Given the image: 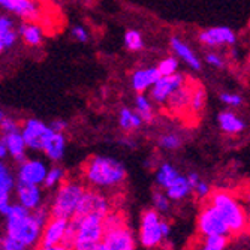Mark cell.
Returning a JSON list of instances; mask_svg holds the SVG:
<instances>
[{"label": "cell", "instance_id": "obj_45", "mask_svg": "<svg viewBox=\"0 0 250 250\" xmlns=\"http://www.w3.org/2000/svg\"><path fill=\"white\" fill-rule=\"evenodd\" d=\"M186 178H188V181H189V185H190V188H193L198 181L201 180V177H199V174L198 172H189L188 175H186Z\"/></svg>", "mask_w": 250, "mask_h": 250}, {"label": "cell", "instance_id": "obj_21", "mask_svg": "<svg viewBox=\"0 0 250 250\" xmlns=\"http://www.w3.org/2000/svg\"><path fill=\"white\" fill-rule=\"evenodd\" d=\"M2 140H3L8 156L12 157L17 164L21 162L22 159L27 157L26 156L27 154V147H26V143H24V140H22V135H21L20 130L2 135Z\"/></svg>", "mask_w": 250, "mask_h": 250}, {"label": "cell", "instance_id": "obj_5", "mask_svg": "<svg viewBox=\"0 0 250 250\" xmlns=\"http://www.w3.org/2000/svg\"><path fill=\"white\" fill-rule=\"evenodd\" d=\"M85 186L80 180H64L60 186L54 189L53 198L50 201L48 211L51 216L72 219L78 210L80 201Z\"/></svg>", "mask_w": 250, "mask_h": 250}, {"label": "cell", "instance_id": "obj_48", "mask_svg": "<svg viewBox=\"0 0 250 250\" xmlns=\"http://www.w3.org/2000/svg\"><path fill=\"white\" fill-rule=\"evenodd\" d=\"M3 117H5V112H3L2 109H0V122H2V120H3Z\"/></svg>", "mask_w": 250, "mask_h": 250}, {"label": "cell", "instance_id": "obj_9", "mask_svg": "<svg viewBox=\"0 0 250 250\" xmlns=\"http://www.w3.org/2000/svg\"><path fill=\"white\" fill-rule=\"evenodd\" d=\"M196 228L201 237H216V235L231 237L225 220L208 202L201 208L196 217Z\"/></svg>", "mask_w": 250, "mask_h": 250}, {"label": "cell", "instance_id": "obj_6", "mask_svg": "<svg viewBox=\"0 0 250 250\" xmlns=\"http://www.w3.org/2000/svg\"><path fill=\"white\" fill-rule=\"evenodd\" d=\"M105 235L96 250H136V240L132 229L125 223L122 214L109 211L104 217Z\"/></svg>", "mask_w": 250, "mask_h": 250}, {"label": "cell", "instance_id": "obj_28", "mask_svg": "<svg viewBox=\"0 0 250 250\" xmlns=\"http://www.w3.org/2000/svg\"><path fill=\"white\" fill-rule=\"evenodd\" d=\"M190 93H192V90H189L185 85H181L180 88H177L175 92L168 98V101L165 104H168L169 109H174V111H180V109H183L189 105V99H190Z\"/></svg>", "mask_w": 250, "mask_h": 250}, {"label": "cell", "instance_id": "obj_27", "mask_svg": "<svg viewBox=\"0 0 250 250\" xmlns=\"http://www.w3.org/2000/svg\"><path fill=\"white\" fill-rule=\"evenodd\" d=\"M133 111L141 117L143 123H151L154 119V111H153L151 101L144 93H138V96L135 98V109Z\"/></svg>", "mask_w": 250, "mask_h": 250}, {"label": "cell", "instance_id": "obj_19", "mask_svg": "<svg viewBox=\"0 0 250 250\" xmlns=\"http://www.w3.org/2000/svg\"><path fill=\"white\" fill-rule=\"evenodd\" d=\"M161 77L157 67L151 66V67H143V69H136L132 77H130V84L132 88L136 93H144L146 90H148L157 80Z\"/></svg>", "mask_w": 250, "mask_h": 250}, {"label": "cell", "instance_id": "obj_23", "mask_svg": "<svg viewBox=\"0 0 250 250\" xmlns=\"http://www.w3.org/2000/svg\"><path fill=\"white\" fill-rule=\"evenodd\" d=\"M167 193V196L172 201V202H178L186 199L189 195H192V188L189 185V181L186 178V175H178L172 183L169 185V188H167L164 190Z\"/></svg>", "mask_w": 250, "mask_h": 250}, {"label": "cell", "instance_id": "obj_18", "mask_svg": "<svg viewBox=\"0 0 250 250\" xmlns=\"http://www.w3.org/2000/svg\"><path fill=\"white\" fill-rule=\"evenodd\" d=\"M169 45H171V50L175 53L177 59L183 60L190 67V69H193V71H201L202 69V62L199 60V57L195 54V51L189 47L185 41H181L177 36H172L171 41H169Z\"/></svg>", "mask_w": 250, "mask_h": 250}, {"label": "cell", "instance_id": "obj_41", "mask_svg": "<svg viewBox=\"0 0 250 250\" xmlns=\"http://www.w3.org/2000/svg\"><path fill=\"white\" fill-rule=\"evenodd\" d=\"M71 35H72V38H74L75 41H78V42H87L88 38H90L87 29L83 27V26H75V27H72Z\"/></svg>", "mask_w": 250, "mask_h": 250}, {"label": "cell", "instance_id": "obj_1", "mask_svg": "<svg viewBox=\"0 0 250 250\" xmlns=\"http://www.w3.org/2000/svg\"><path fill=\"white\" fill-rule=\"evenodd\" d=\"M125 165L109 156H93L84 165V183L96 190H111L120 188L126 180Z\"/></svg>", "mask_w": 250, "mask_h": 250}, {"label": "cell", "instance_id": "obj_32", "mask_svg": "<svg viewBox=\"0 0 250 250\" xmlns=\"http://www.w3.org/2000/svg\"><path fill=\"white\" fill-rule=\"evenodd\" d=\"M123 41L129 51H141L144 48V39L138 30H127Z\"/></svg>", "mask_w": 250, "mask_h": 250}, {"label": "cell", "instance_id": "obj_40", "mask_svg": "<svg viewBox=\"0 0 250 250\" xmlns=\"http://www.w3.org/2000/svg\"><path fill=\"white\" fill-rule=\"evenodd\" d=\"M206 62H207V64H210L213 67H217V69H222V67H225L223 57L219 56L217 53H213V51H210V53L206 54Z\"/></svg>", "mask_w": 250, "mask_h": 250}, {"label": "cell", "instance_id": "obj_39", "mask_svg": "<svg viewBox=\"0 0 250 250\" xmlns=\"http://www.w3.org/2000/svg\"><path fill=\"white\" fill-rule=\"evenodd\" d=\"M17 39H18V33H17L15 29H12V30H9V32H6V33H3L2 36H0V43H2L3 50H8V48L14 47Z\"/></svg>", "mask_w": 250, "mask_h": 250}, {"label": "cell", "instance_id": "obj_33", "mask_svg": "<svg viewBox=\"0 0 250 250\" xmlns=\"http://www.w3.org/2000/svg\"><path fill=\"white\" fill-rule=\"evenodd\" d=\"M157 144H159V147L167 151H174L181 147L183 141H181V136L177 133H164V135H161Z\"/></svg>", "mask_w": 250, "mask_h": 250}, {"label": "cell", "instance_id": "obj_36", "mask_svg": "<svg viewBox=\"0 0 250 250\" xmlns=\"http://www.w3.org/2000/svg\"><path fill=\"white\" fill-rule=\"evenodd\" d=\"M192 193H195L196 198L199 199H207L211 193V188L210 185L207 183V181H204V180H199L198 183L192 188Z\"/></svg>", "mask_w": 250, "mask_h": 250}, {"label": "cell", "instance_id": "obj_7", "mask_svg": "<svg viewBox=\"0 0 250 250\" xmlns=\"http://www.w3.org/2000/svg\"><path fill=\"white\" fill-rule=\"evenodd\" d=\"M171 223L157 211L148 208L143 211L138 228V241L146 249H156L171 235Z\"/></svg>", "mask_w": 250, "mask_h": 250}, {"label": "cell", "instance_id": "obj_16", "mask_svg": "<svg viewBox=\"0 0 250 250\" xmlns=\"http://www.w3.org/2000/svg\"><path fill=\"white\" fill-rule=\"evenodd\" d=\"M15 201L21 207L33 211L43 206V190L42 186L35 185H20L15 183Z\"/></svg>", "mask_w": 250, "mask_h": 250}, {"label": "cell", "instance_id": "obj_29", "mask_svg": "<svg viewBox=\"0 0 250 250\" xmlns=\"http://www.w3.org/2000/svg\"><path fill=\"white\" fill-rule=\"evenodd\" d=\"M229 244V237L216 235V237H202L193 250H225Z\"/></svg>", "mask_w": 250, "mask_h": 250}, {"label": "cell", "instance_id": "obj_25", "mask_svg": "<svg viewBox=\"0 0 250 250\" xmlns=\"http://www.w3.org/2000/svg\"><path fill=\"white\" fill-rule=\"evenodd\" d=\"M178 175H180L178 169L172 164L165 162V164H161L157 167L156 174H154V180H156V185L159 186V189L165 190L167 188H169V185Z\"/></svg>", "mask_w": 250, "mask_h": 250}, {"label": "cell", "instance_id": "obj_51", "mask_svg": "<svg viewBox=\"0 0 250 250\" xmlns=\"http://www.w3.org/2000/svg\"><path fill=\"white\" fill-rule=\"evenodd\" d=\"M95 250H96V249H95Z\"/></svg>", "mask_w": 250, "mask_h": 250}, {"label": "cell", "instance_id": "obj_2", "mask_svg": "<svg viewBox=\"0 0 250 250\" xmlns=\"http://www.w3.org/2000/svg\"><path fill=\"white\" fill-rule=\"evenodd\" d=\"M43 223L33 211L26 210L20 204L12 202L5 216V235L15 240L27 250H33L41 241Z\"/></svg>", "mask_w": 250, "mask_h": 250}, {"label": "cell", "instance_id": "obj_26", "mask_svg": "<svg viewBox=\"0 0 250 250\" xmlns=\"http://www.w3.org/2000/svg\"><path fill=\"white\" fill-rule=\"evenodd\" d=\"M119 125L123 130L129 132V130L140 129L143 126V120L133 109L123 106L119 112Z\"/></svg>", "mask_w": 250, "mask_h": 250}, {"label": "cell", "instance_id": "obj_24", "mask_svg": "<svg viewBox=\"0 0 250 250\" xmlns=\"http://www.w3.org/2000/svg\"><path fill=\"white\" fill-rule=\"evenodd\" d=\"M17 33H18V36L22 38V41H24L27 45H30V47H39L43 41L42 29L39 26L33 24L32 21L22 22V24L17 29Z\"/></svg>", "mask_w": 250, "mask_h": 250}, {"label": "cell", "instance_id": "obj_31", "mask_svg": "<svg viewBox=\"0 0 250 250\" xmlns=\"http://www.w3.org/2000/svg\"><path fill=\"white\" fill-rule=\"evenodd\" d=\"M151 204H153V210L157 211L159 214H168L171 207H172V201L167 196V193L159 189V190H154L153 195H151Z\"/></svg>", "mask_w": 250, "mask_h": 250}, {"label": "cell", "instance_id": "obj_22", "mask_svg": "<svg viewBox=\"0 0 250 250\" xmlns=\"http://www.w3.org/2000/svg\"><path fill=\"white\" fill-rule=\"evenodd\" d=\"M217 123L222 132L228 135H238L246 129V122L234 111H222L217 114Z\"/></svg>", "mask_w": 250, "mask_h": 250}, {"label": "cell", "instance_id": "obj_8", "mask_svg": "<svg viewBox=\"0 0 250 250\" xmlns=\"http://www.w3.org/2000/svg\"><path fill=\"white\" fill-rule=\"evenodd\" d=\"M48 164L39 157H26L18 162L15 181L20 185H35L42 186L45 175L48 171Z\"/></svg>", "mask_w": 250, "mask_h": 250}, {"label": "cell", "instance_id": "obj_49", "mask_svg": "<svg viewBox=\"0 0 250 250\" xmlns=\"http://www.w3.org/2000/svg\"><path fill=\"white\" fill-rule=\"evenodd\" d=\"M3 51V47H2V43H0V53H2Z\"/></svg>", "mask_w": 250, "mask_h": 250}, {"label": "cell", "instance_id": "obj_43", "mask_svg": "<svg viewBox=\"0 0 250 250\" xmlns=\"http://www.w3.org/2000/svg\"><path fill=\"white\" fill-rule=\"evenodd\" d=\"M48 126H50V129H51L53 132H56V133H64V130L67 129V123H66L64 120H62V119L53 120Z\"/></svg>", "mask_w": 250, "mask_h": 250}, {"label": "cell", "instance_id": "obj_50", "mask_svg": "<svg viewBox=\"0 0 250 250\" xmlns=\"http://www.w3.org/2000/svg\"><path fill=\"white\" fill-rule=\"evenodd\" d=\"M0 250H3V249H2V246H0Z\"/></svg>", "mask_w": 250, "mask_h": 250}, {"label": "cell", "instance_id": "obj_10", "mask_svg": "<svg viewBox=\"0 0 250 250\" xmlns=\"http://www.w3.org/2000/svg\"><path fill=\"white\" fill-rule=\"evenodd\" d=\"M20 132L22 135V140L26 143L27 150L32 151H42L43 144L51 136L53 130L47 123L38 119H29L21 125Z\"/></svg>", "mask_w": 250, "mask_h": 250}, {"label": "cell", "instance_id": "obj_13", "mask_svg": "<svg viewBox=\"0 0 250 250\" xmlns=\"http://www.w3.org/2000/svg\"><path fill=\"white\" fill-rule=\"evenodd\" d=\"M67 229H69V219L50 216L48 220L42 226L39 244H43V246L64 244Z\"/></svg>", "mask_w": 250, "mask_h": 250}, {"label": "cell", "instance_id": "obj_44", "mask_svg": "<svg viewBox=\"0 0 250 250\" xmlns=\"http://www.w3.org/2000/svg\"><path fill=\"white\" fill-rule=\"evenodd\" d=\"M33 250H72L69 246L66 244H54V246H43V244H38Z\"/></svg>", "mask_w": 250, "mask_h": 250}, {"label": "cell", "instance_id": "obj_12", "mask_svg": "<svg viewBox=\"0 0 250 250\" xmlns=\"http://www.w3.org/2000/svg\"><path fill=\"white\" fill-rule=\"evenodd\" d=\"M185 75L178 72L172 75H161L159 80L150 87V99L154 101L156 104H165L177 88L185 85Z\"/></svg>", "mask_w": 250, "mask_h": 250}, {"label": "cell", "instance_id": "obj_46", "mask_svg": "<svg viewBox=\"0 0 250 250\" xmlns=\"http://www.w3.org/2000/svg\"><path fill=\"white\" fill-rule=\"evenodd\" d=\"M5 157H8V153H6V148H5L2 136H0V161H5Z\"/></svg>", "mask_w": 250, "mask_h": 250}, {"label": "cell", "instance_id": "obj_20", "mask_svg": "<svg viewBox=\"0 0 250 250\" xmlns=\"http://www.w3.org/2000/svg\"><path fill=\"white\" fill-rule=\"evenodd\" d=\"M67 148V140L64 133H56L53 132L51 136L47 140V143L42 147V153L47 156L48 161L51 162H60L66 154Z\"/></svg>", "mask_w": 250, "mask_h": 250}, {"label": "cell", "instance_id": "obj_4", "mask_svg": "<svg viewBox=\"0 0 250 250\" xmlns=\"http://www.w3.org/2000/svg\"><path fill=\"white\" fill-rule=\"evenodd\" d=\"M210 206L220 214L229 229V235H243L249 226V216L244 204L228 190L211 192L207 198Z\"/></svg>", "mask_w": 250, "mask_h": 250}, {"label": "cell", "instance_id": "obj_30", "mask_svg": "<svg viewBox=\"0 0 250 250\" xmlns=\"http://www.w3.org/2000/svg\"><path fill=\"white\" fill-rule=\"evenodd\" d=\"M66 180V172L62 167H50L48 171H47V175H45V180H43V183L42 186L45 189H48V190H54L57 186H60L63 181Z\"/></svg>", "mask_w": 250, "mask_h": 250}, {"label": "cell", "instance_id": "obj_14", "mask_svg": "<svg viewBox=\"0 0 250 250\" xmlns=\"http://www.w3.org/2000/svg\"><path fill=\"white\" fill-rule=\"evenodd\" d=\"M199 42L210 48L225 47V45H235L237 35L231 27L226 26L208 27L199 33Z\"/></svg>", "mask_w": 250, "mask_h": 250}, {"label": "cell", "instance_id": "obj_35", "mask_svg": "<svg viewBox=\"0 0 250 250\" xmlns=\"http://www.w3.org/2000/svg\"><path fill=\"white\" fill-rule=\"evenodd\" d=\"M189 106L193 112H201L206 106V90L202 87L195 88L190 93V99H189Z\"/></svg>", "mask_w": 250, "mask_h": 250}, {"label": "cell", "instance_id": "obj_34", "mask_svg": "<svg viewBox=\"0 0 250 250\" xmlns=\"http://www.w3.org/2000/svg\"><path fill=\"white\" fill-rule=\"evenodd\" d=\"M159 74L162 77L164 75H172V74H177L178 72V67H180V62L177 57L174 56H169V57H165L164 60L159 62V64L156 66Z\"/></svg>", "mask_w": 250, "mask_h": 250}, {"label": "cell", "instance_id": "obj_17", "mask_svg": "<svg viewBox=\"0 0 250 250\" xmlns=\"http://www.w3.org/2000/svg\"><path fill=\"white\" fill-rule=\"evenodd\" d=\"M0 8L26 21H35L41 15V8L36 0H0Z\"/></svg>", "mask_w": 250, "mask_h": 250}, {"label": "cell", "instance_id": "obj_47", "mask_svg": "<svg viewBox=\"0 0 250 250\" xmlns=\"http://www.w3.org/2000/svg\"><path fill=\"white\" fill-rule=\"evenodd\" d=\"M122 143H123L125 146L130 147V148H133V147H135V144H133V141H132V140H123Z\"/></svg>", "mask_w": 250, "mask_h": 250}, {"label": "cell", "instance_id": "obj_3", "mask_svg": "<svg viewBox=\"0 0 250 250\" xmlns=\"http://www.w3.org/2000/svg\"><path fill=\"white\" fill-rule=\"evenodd\" d=\"M104 217L87 214L69 219V229L64 244L72 250H95L104 240Z\"/></svg>", "mask_w": 250, "mask_h": 250}, {"label": "cell", "instance_id": "obj_38", "mask_svg": "<svg viewBox=\"0 0 250 250\" xmlns=\"http://www.w3.org/2000/svg\"><path fill=\"white\" fill-rule=\"evenodd\" d=\"M20 123L11 117H3V120L0 122V130H2V135H6V133H12V132H17L20 130Z\"/></svg>", "mask_w": 250, "mask_h": 250}, {"label": "cell", "instance_id": "obj_11", "mask_svg": "<svg viewBox=\"0 0 250 250\" xmlns=\"http://www.w3.org/2000/svg\"><path fill=\"white\" fill-rule=\"evenodd\" d=\"M109 211H111V201L105 193L96 189H85L75 216L95 214L99 217H105Z\"/></svg>", "mask_w": 250, "mask_h": 250}, {"label": "cell", "instance_id": "obj_15", "mask_svg": "<svg viewBox=\"0 0 250 250\" xmlns=\"http://www.w3.org/2000/svg\"><path fill=\"white\" fill-rule=\"evenodd\" d=\"M15 174L8 164L0 161V214L3 217L12 206V192L15 188Z\"/></svg>", "mask_w": 250, "mask_h": 250}, {"label": "cell", "instance_id": "obj_37", "mask_svg": "<svg viewBox=\"0 0 250 250\" xmlns=\"http://www.w3.org/2000/svg\"><path fill=\"white\" fill-rule=\"evenodd\" d=\"M220 101L226 105V106H231V108H238L243 105L244 99L241 95L238 93H222L220 95Z\"/></svg>", "mask_w": 250, "mask_h": 250}, {"label": "cell", "instance_id": "obj_42", "mask_svg": "<svg viewBox=\"0 0 250 250\" xmlns=\"http://www.w3.org/2000/svg\"><path fill=\"white\" fill-rule=\"evenodd\" d=\"M14 29V20L8 15H0V36Z\"/></svg>", "mask_w": 250, "mask_h": 250}]
</instances>
